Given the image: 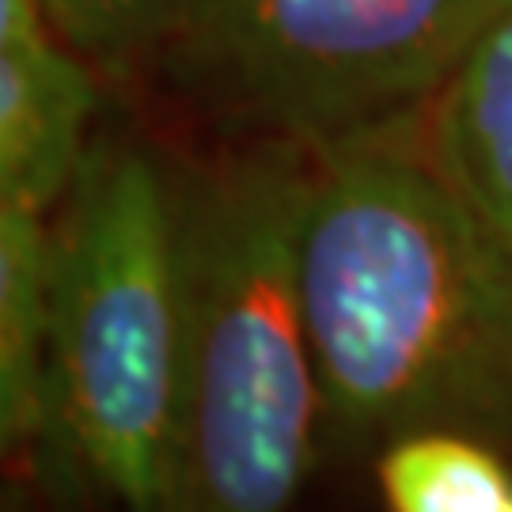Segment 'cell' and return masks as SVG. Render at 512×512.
<instances>
[{
  "mask_svg": "<svg viewBox=\"0 0 512 512\" xmlns=\"http://www.w3.org/2000/svg\"><path fill=\"white\" fill-rule=\"evenodd\" d=\"M387 512H505L512 463L456 433H418L376 456Z\"/></svg>",
  "mask_w": 512,
  "mask_h": 512,
  "instance_id": "cell-8",
  "label": "cell"
},
{
  "mask_svg": "<svg viewBox=\"0 0 512 512\" xmlns=\"http://www.w3.org/2000/svg\"><path fill=\"white\" fill-rule=\"evenodd\" d=\"M440 171L512 236V8L414 122Z\"/></svg>",
  "mask_w": 512,
  "mask_h": 512,
  "instance_id": "cell-6",
  "label": "cell"
},
{
  "mask_svg": "<svg viewBox=\"0 0 512 512\" xmlns=\"http://www.w3.org/2000/svg\"><path fill=\"white\" fill-rule=\"evenodd\" d=\"M103 84L42 0H0V205H61L99 133Z\"/></svg>",
  "mask_w": 512,
  "mask_h": 512,
  "instance_id": "cell-5",
  "label": "cell"
},
{
  "mask_svg": "<svg viewBox=\"0 0 512 512\" xmlns=\"http://www.w3.org/2000/svg\"><path fill=\"white\" fill-rule=\"evenodd\" d=\"M202 0H42L54 27L103 80L148 76Z\"/></svg>",
  "mask_w": 512,
  "mask_h": 512,
  "instance_id": "cell-9",
  "label": "cell"
},
{
  "mask_svg": "<svg viewBox=\"0 0 512 512\" xmlns=\"http://www.w3.org/2000/svg\"><path fill=\"white\" fill-rule=\"evenodd\" d=\"M300 293L330 452L456 433L512 463V236L414 122L319 152Z\"/></svg>",
  "mask_w": 512,
  "mask_h": 512,
  "instance_id": "cell-1",
  "label": "cell"
},
{
  "mask_svg": "<svg viewBox=\"0 0 512 512\" xmlns=\"http://www.w3.org/2000/svg\"><path fill=\"white\" fill-rule=\"evenodd\" d=\"M505 512H512V501H509V505H505Z\"/></svg>",
  "mask_w": 512,
  "mask_h": 512,
  "instance_id": "cell-10",
  "label": "cell"
},
{
  "mask_svg": "<svg viewBox=\"0 0 512 512\" xmlns=\"http://www.w3.org/2000/svg\"><path fill=\"white\" fill-rule=\"evenodd\" d=\"M512 0H202L152 80L220 141L327 148L418 122Z\"/></svg>",
  "mask_w": 512,
  "mask_h": 512,
  "instance_id": "cell-4",
  "label": "cell"
},
{
  "mask_svg": "<svg viewBox=\"0 0 512 512\" xmlns=\"http://www.w3.org/2000/svg\"><path fill=\"white\" fill-rule=\"evenodd\" d=\"M167 164L179 391L156 512H289L319 440L300 293L319 152L209 137Z\"/></svg>",
  "mask_w": 512,
  "mask_h": 512,
  "instance_id": "cell-2",
  "label": "cell"
},
{
  "mask_svg": "<svg viewBox=\"0 0 512 512\" xmlns=\"http://www.w3.org/2000/svg\"><path fill=\"white\" fill-rule=\"evenodd\" d=\"M54 217V213H50ZM50 217L0 205V425L4 456L31 463L50 334Z\"/></svg>",
  "mask_w": 512,
  "mask_h": 512,
  "instance_id": "cell-7",
  "label": "cell"
},
{
  "mask_svg": "<svg viewBox=\"0 0 512 512\" xmlns=\"http://www.w3.org/2000/svg\"><path fill=\"white\" fill-rule=\"evenodd\" d=\"M179 391L167 152L95 133L50 217V334L35 459L92 512H156ZM31 459V463H35Z\"/></svg>",
  "mask_w": 512,
  "mask_h": 512,
  "instance_id": "cell-3",
  "label": "cell"
}]
</instances>
